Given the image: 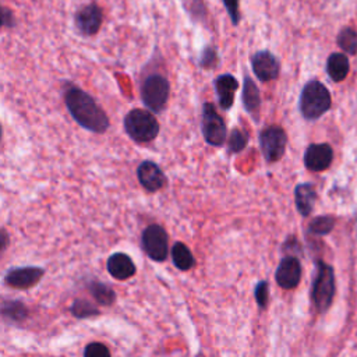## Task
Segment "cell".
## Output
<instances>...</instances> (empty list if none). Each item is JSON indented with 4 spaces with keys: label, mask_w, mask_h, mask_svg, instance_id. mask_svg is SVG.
<instances>
[{
    "label": "cell",
    "mask_w": 357,
    "mask_h": 357,
    "mask_svg": "<svg viewBox=\"0 0 357 357\" xmlns=\"http://www.w3.org/2000/svg\"><path fill=\"white\" fill-rule=\"evenodd\" d=\"M64 103L73 119L85 130L105 132L109 128V119L95 99L85 91L70 86L64 92Z\"/></svg>",
    "instance_id": "cell-1"
},
{
    "label": "cell",
    "mask_w": 357,
    "mask_h": 357,
    "mask_svg": "<svg viewBox=\"0 0 357 357\" xmlns=\"http://www.w3.org/2000/svg\"><path fill=\"white\" fill-rule=\"evenodd\" d=\"M332 98L328 88L317 81H308L300 95V112L307 120H317L331 107Z\"/></svg>",
    "instance_id": "cell-2"
},
{
    "label": "cell",
    "mask_w": 357,
    "mask_h": 357,
    "mask_svg": "<svg viewBox=\"0 0 357 357\" xmlns=\"http://www.w3.org/2000/svg\"><path fill=\"white\" fill-rule=\"evenodd\" d=\"M124 128L128 137L137 142H151L159 134L156 117L144 109H134L124 117Z\"/></svg>",
    "instance_id": "cell-3"
},
{
    "label": "cell",
    "mask_w": 357,
    "mask_h": 357,
    "mask_svg": "<svg viewBox=\"0 0 357 357\" xmlns=\"http://www.w3.org/2000/svg\"><path fill=\"white\" fill-rule=\"evenodd\" d=\"M335 273L331 265L319 261L317 264V273L312 283V301L318 312L324 314L332 304L335 296Z\"/></svg>",
    "instance_id": "cell-4"
},
{
    "label": "cell",
    "mask_w": 357,
    "mask_h": 357,
    "mask_svg": "<svg viewBox=\"0 0 357 357\" xmlns=\"http://www.w3.org/2000/svg\"><path fill=\"white\" fill-rule=\"evenodd\" d=\"M169 81L160 74H152L141 85V98L144 105L153 113H160L169 99Z\"/></svg>",
    "instance_id": "cell-5"
},
{
    "label": "cell",
    "mask_w": 357,
    "mask_h": 357,
    "mask_svg": "<svg viewBox=\"0 0 357 357\" xmlns=\"http://www.w3.org/2000/svg\"><path fill=\"white\" fill-rule=\"evenodd\" d=\"M287 137L280 126H268L259 134L261 152L266 162H278L286 151Z\"/></svg>",
    "instance_id": "cell-6"
},
{
    "label": "cell",
    "mask_w": 357,
    "mask_h": 357,
    "mask_svg": "<svg viewBox=\"0 0 357 357\" xmlns=\"http://www.w3.org/2000/svg\"><path fill=\"white\" fill-rule=\"evenodd\" d=\"M202 135L212 146H222L227 139V130L223 119L218 114L212 103H205L202 107Z\"/></svg>",
    "instance_id": "cell-7"
},
{
    "label": "cell",
    "mask_w": 357,
    "mask_h": 357,
    "mask_svg": "<svg viewBox=\"0 0 357 357\" xmlns=\"http://www.w3.org/2000/svg\"><path fill=\"white\" fill-rule=\"evenodd\" d=\"M169 238L165 229L159 225H149L141 236V244L146 255L153 261H165L169 250Z\"/></svg>",
    "instance_id": "cell-8"
},
{
    "label": "cell",
    "mask_w": 357,
    "mask_h": 357,
    "mask_svg": "<svg viewBox=\"0 0 357 357\" xmlns=\"http://www.w3.org/2000/svg\"><path fill=\"white\" fill-rule=\"evenodd\" d=\"M251 66L252 71L257 75V78L262 82H269L278 78L280 71V64L271 52L268 50H259L251 57Z\"/></svg>",
    "instance_id": "cell-9"
},
{
    "label": "cell",
    "mask_w": 357,
    "mask_h": 357,
    "mask_svg": "<svg viewBox=\"0 0 357 357\" xmlns=\"http://www.w3.org/2000/svg\"><path fill=\"white\" fill-rule=\"evenodd\" d=\"M40 266H18L10 269L4 276V283L14 289H29L35 286L43 276Z\"/></svg>",
    "instance_id": "cell-10"
},
{
    "label": "cell",
    "mask_w": 357,
    "mask_h": 357,
    "mask_svg": "<svg viewBox=\"0 0 357 357\" xmlns=\"http://www.w3.org/2000/svg\"><path fill=\"white\" fill-rule=\"evenodd\" d=\"M333 160V151L329 144H311L304 152V165L311 172L326 170Z\"/></svg>",
    "instance_id": "cell-11"
},
{
    "label": "cell",
    "mask_w": 357,
    "mask_h": 357,
    "mask_svg": "<svg viewBox=\"0 0 357 357\" xmlns=\"http://www.w3.org/2000/svg\"><path fill=\"white\" fill-rule=\"evenodd\" d=\"M300 278H301V265L298 258L290 255V257H284L275 273V279L276 283L286 290L294 289L298 283H300Z\"/></svg>",
    "instance_id": "cell-12"
},
{
    "label": "cell",
    "mask_w": 357,
    "mask_h": 357,
    "mask_svg": "<svg viewBox=\"0 0 357 357\" xmlns=\"http://www.w3.org/2000/svg\"><path fill=\"white\" fill-rule=\"evenodd\" d=\"M102 25V11L95 4H86L75 13V26L79 33L89 36L99 31Z\"/></svg>",
    "instance_id": "cell-13"
},
{
    "label": "cell",
    "mask_w": 357,
    "mask_h": 357,
    "mask_svg": "<svg viewBox=\"0 0 357 357\" xmlns=\"http://www.w3.org/2000/svg\"><path fill=\"white\" fill-rule=\"evenodd\" d=\"M137 177L139 184L149 192H155L166 184L165 173L155 162L151 160H145L138 166Z\"/></svg>",
    "instance_id": "cell-14"
},
{
    "label": "cell",
    "mask_w": 357,
    "mask_h": 357,
    "mask_svg": "<svg viewBox=\"0 0 357 357\" xmlns=\"http://www.w3.org/2000/svg\"><path fill=\"white\" fill-rule=\"evenodd\" d=\"M238 89V81L230 74H222L215 79V92L219 106L225 110L230 109L234 103V93Z\"/></svg>",
    "instance_id": "cell-15"
},
{
    "label": "cell",
    "mask_w": 357,
    "mask_h": 357,
    "mask_svg": "<svg viewBox=\"0 0 357 357\" xmlns=\"http://www.w3.org/2000/svg\"><path fill=\"white\" fill-rule=\"evenodd\" d=\"M107 272L117 280H126L134 276L135 265L124 252H114L107 259Z\"/></svg>",
    "instance_id": "cell-16"
},
{
    "label": "cell",
    "mask_w": 357,
    "mask_h": 357,
    "mask_svg": "<svg viewBox=\"0 0 357 357\" xmlns=\"http://www.w3.org/2000/svg\"><path fill=\"white\" fill-rule=\"evenodd\" d=\"M315 201H317V192L310 183L298 184L294 188V202L300 215L308 216L314 209Z\"/></svg>",
    "instance_id": "cell-17"
},
{
    "label": "cell",
    "mask_w": 357,
    "mask_h": 357,
    "mask_svg": "<svg viewBox=\"0 0 357 357\" xmlns=\"http://www.w3.org/2000/svg\"><path fill=\"white\" fill-rule=\"evenodd\" d=\"M0 317L10 324H21L28 317V308L20 300H6L0 305Z\"/></svg>",
    "instance_id": "cell-18"
},
{
    "label": "cell",
    "mask_w": 357,
    "mask_h": 357,
    "mask_svg": "<svg viewBox=\"0 0 357 357\" xmlns=\"http://www.w3.org/2000/svg\"><path fill=\"white\" fill-rule=\"evenodd\" d=\"M350 70V63L343 53H332L326 60V73L332 81H343Z\"/></svg>",
    "instance_id": "cell-19"
},
{
    "label": "cell",
    "mask_w": 357,
    "mask_h": 357,
    "mask_svg": "<svg viewBox=\"0 0 357 357\" xmlns=\"http://www.w3.org/2000/svg\"><path fill=\"white\" fill-rule=\"evenodd\" d=\"M241 99H243L244 109L248 113H254V112H257L259 109V105H261L259 89H258V86L255 85V82L250 77L244 78Z\"/></svg>",
    "instance_id": "cell-20"
},
{
    "label": "cell",
    "mask_w": 357,
    "mask_h": 357,
    "mask_svg": "<svg viewBox=\"0 0 357 357\" xmlns=\"http://www.w3.org/2000/svg\"><path fill=\"white\" fill-rule=\"evenodd\" d=\"M172 259L173 264L176 265V268H178L180 271H188L194 266L195 259L190 251V248L184 244V243H174L173 248H172Z\"/></svg>",
    "instance_id": "cell-21"
},
{
    "label": "cell",
    "mask_w": 357,
    "mask_h": 357,
    "mask_svg": "<svg viewBox=\"0 0 357 357\" xmlns=\"http://www.w3.org/2000/svg\"><path fill=\"white\" fill-rule=\"evenodd\" d=\"M89 293L96 300V303L102 305H110L116 300L114 290L102 282H91L89 283Z\"/></svg>",
    "instance_id": "cell-22"
},
{
    "label": "cell",
    "mask_w": 357,
    "mask_h": 357,
    "mask_svg": "<svg viewBox=\"0 0 357 357\" xmlns=\"http://www.w3.org/2000/svg\"><path fill=\"white\" fill-rule=\"evenodd\" d=\"M336 43L343 52H346L349 54H356L357 53V32L350 26L343 28L337 33Z\"/></svg>",
    "instance_id": "cell-23"
},
{
    "label": "cell",
    "mask_w": 357,
    "mask_h": 357,
    "mask_svg": "<svg viewBox=\"0 0 357 357\" xmlns=\"http://www.w3.org/2000/svg\"><path fill=\"white\" fill-rule=\"evenodd\" d=\"M333 227H335L333 216L322 215V216H318L311 220V223L308 226V231L315 236H325V234L331 233Z\"/></svg>",
    "instance_id": "cell-24"
},
{
    "label": "cell",
    "mask_w": 357,
    "mask_h": 357,
    "mask_svg": "<svg viewBox=\"0 0 357 357\" xmlns=\"http://www.w3.org/2000/svg\"><path fill=\"white\" fill-rule=\"evenodd\" d=\"M70 310H71V314L75 318H79V319L95 317V315L99 314L98 307L95 304H92L91 301H86V300H75Z\"/></svg>",
    "instance_id": "cell-25"
},
{
    "label": "cell",
    "mask_w": 357,
    "mask_h": 357,
    "mask_svg": "<svg viewBox=\"0 0 357 357\" xmlns=\"http://www.w3.org/2000/svg\"><path fill=\"white\" fill-rule=\"evenodd\" d=\"M248 142V134L241 130V128H233L231 132L229 134V142H227V149L233 153L241 152Z\"/></svg>",
    "instance_id": "cell-26"
},
{
    "label": "cell",
    "mask_w": 357,
    "mask_h": 357,
    "mask_svg": "<svg viewBox=\"0 0 357 357\" xmlns=\"http://www.w3.org/2000/svg\"><path fill=\"white\" fill-rule=\"evenodd\" d=\"M84 357H110V351L103 343L93 342L85 347Z\"/></svg>",
    "instance_id": "cell-27"
},
{
    "label": "cell",
    "mask_w": 357,
    "mask_h": 357,
    "mask_svg": "<svg viewBox=\"0 0 357 357\" xmlns=\"http://www.w3.org/2000/svg\"><path fill=\"white\" fill-rule=\"evenodd\" d=\"M218 63V53L213 47L208 46L202 50V54H201V59H199V64L202 68H212L215 67Z\"/></svg>",
    "instance_id": "cell-28"
},
{
    "label": "cell",
    "mask_w": 357,
    "mask_h": 357,
    "mask_svg": "<svg viewBox=\"0 0 357 357\" xmlns=\"http://www.w3.org/2000/svg\"><path fill=\"white\" fill-rule=\"evenodd\" d=\"M269 298V284L266 280H261L255 287V300L261 308H265Z\"/></svg>",
    "instance_id": "cell-29"
},
{
    "label": "cell",
    "mask_w": 357,
    "mask_h": 357,
    "mask_svg": "<svg viewBox=\"0 0 357 357\" xmlns=\"http://www.w3.org/2000/svg\"><path fill=\"white\" fill-rule=\"evenodd\" d=\"M225 7H226V11L229 14V17L231 18V22L234 25L238 24L240 21V13H238V0H222Z\"/></svg>",
    "instance_id": "cell-30"
},
{
    "label": "cell",
    "mask_w": 357,
    "mask_h": 357,
    "mask_svg": "<svg viewBox=\"0 0 357 357\" xmlns=\"http://www.w3.org/2000/svg\"><path fill=\"white\" fill-rule=\"evenodd\" d=\"M11 21H13V14L6 10L3 6H0V28L3 25H11Z\"/></svg>",
    "instance_id": "cell-31"
},
{
    "label": "cell",
    "mask_w": 357,
    "mask_h": 357,
    "mask_svg": "<svg viewBox=\"0 0 357 357\" xmlns=\"http://www.w3.org/2000/svg\"><path fill=\"white\" fill-rule=\"evenodd\" d=\"M8 243H10V237H8L7 231L3 230V229H0V252L7 248Z\"/></svg>",
    "instance_id": "cell-32"
},
{
    "label": "cell",
    "mask_w": 357,
    "mask_h": 357,
    "mask_svg": "<svg viewBox=\"0 0 357 357\" xmlns=\"http://www.w3.org/2000/svg\"><path fill=\"white\" fill-rule=\"evenodd\" d=\"M1 135H3V130H1V124H0V139H1Z\"/></svg>",
    "instance_id": "cell-33"
}]
</instances>
